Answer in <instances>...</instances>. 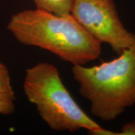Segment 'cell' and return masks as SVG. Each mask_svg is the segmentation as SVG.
Here are the masks:
<instances>
[{"label": "cell", "instance_id": "obj_1", "mask_svg": "<svg viewBox=\"0 0 135 135\" xmlns=\"http://www.w3.org/2000/svg\"><path fill=\"white\" fill-rule=\"evenodd\" d=\"M7 29L19 43L48 51L74 65H84L101 54V44L71 14L63 16L36 8L13 15Z\"/></svg>", "mask_w": 135, "mask_h": 135}, {"label": "cell", "instance_id": "obj_2", "mask_svg": "<svg viewBox=\"0 0 135 135\" xmlns=\"http://www.w3.org/2000/svg\"><path fill=\"white\" fill-rule=\"evenodd\" d=\"M72 73L91 113L101 120H114L135 106V43L109 61L73 66Z\"/></svg>", "mask_w": 135, "mask_h": 135}, {"label": "cell", "instance_id": "obj_3", "mask_svg": "<svg viewBox=\"0 0 135 135\" xmlns=\"http://www.w3.org/2000/svg\"><path fill=\"white\" fill-rule=\"evenodd\" d=\"M23 90L41 119L53 130L75 132L84 129L93 134L103 128L76 102L53 64L41 62L28 68Z\"/></svg>", "mask_w": 135, "mask_h": 135}, {"label": "cell", "instance_id": "obj_4", "mask_svg": "<svg viewBox=\"0 0 135 135\" xmlns=\"http://www.w3.org/2000/svg\"><path fill=\"white\" fill-rule=\"evenodd\" d=\"M70 14L88 33L120 55L135 43V33L119 19L113 0H73Z\"/></svg>", "mask_w": 135, "mask_h": 135}, {"label": "cell", "instance_id": "obj_5", "mask_svg": "<svg viewBox=\"0 0 135 135\" xmlns=\"http://www.w3.org/2000/svg\"><path fill=\"white\" fill-rule=\"evenodd\" d=\"M36 8L63 16L70 14L73 0H33Z\"/></svg>", "mask_w": 135, "mask_h": 135}, {"label": "cell", "instance_id": "obj_6", "mask_svg": "<svg viewBox=\"0 0 135 135\" xmlns=\"http://www.w3.org/2000/svg\"><path fill=\"white\" fill-rule=\"evenodd\" d=\"M0 91L15 96L8 67L0 61Z\"/></svg>", "mask_w": 135, "mask_h": 135}, {"label": "cell", "instance_id": "obj_7", "mask_svg": "<svg viewBox=\"0 0 135 135\" xmlns=\"http://www.w3.org/2000/svg\"><path fill=\"white\" fill-rule=\"evenodd\" d=\"M15 96L0 91V114L9 115L15 110Z\"/></svg>", "mask_w": 135, "mask_h": 135}, {"label": "cell", "instance_id": "obj_8", "mask_svg": "<svg viewBox=\"0 0 135 135\" xmlns=\"http://www.w3.org/2000/svg\"><path fill=\"white\" fill-rule=\"evenodd\" d=\"M111 135H135V119L123 124L119 132L111 131Z\"/></svg>", "mask_w": 135, "mask_h": 135}]
</instances>
